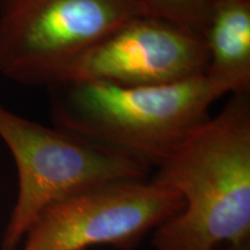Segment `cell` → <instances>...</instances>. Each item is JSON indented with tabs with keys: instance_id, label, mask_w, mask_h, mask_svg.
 Masks as SVG:
<instances>
[{
	"instance_id": "1",
	"label": "cell",
	"mask_w": 250,
	"mask_h": 250,
	"mask_svg": "<svg viewBox=\"0 0 250 250\" xmlns=\"http://www.w3.org/2000/svg\"><path fill=\"white\" fill-rule=\"evenodd\" d=\"M183 210L153 230L155 250H217L250 241V98L234 94L188 134L152 179Z\"/></svg>"
},
{
	"instance_id": "2",
	"label": "cell",
	"mask_w": 250,
	"mask_h": 250,
	"mask_svg": "<svg viewBox=\"0 0 250 250\" xmlns=\"http://www.w3.org/2000/svg\"><path fill=\"white\" fill-rule=\"evenodd\" d=\"M55 126L158 167L224 96L204 74L156 86L65 81L49 87Z\"/></svg>"
},
{
	"instance_id": "3",
	"label": "cell",
	"mask_w": 250,
	"mask_h": 250,
	"mask_svg": "<svg viewBox=\"0 0 250 250\" xmlns=\"http://www.w3.org/2000/svg\"><path fill=\"white\" fill-rule=\"evenodd\" d=\"M0 139L13 156L19 181L2 250H17L40 215L56 203L102 184L147 180L151 170L117 149L30 121L1 104Z\"/></svg>"
},
{
	"instance_id": "4",
	"label": "cell",
	"mask_w": 250,
	"mask_h": 250,
	"mask_svg": "<svg viewBox=\"0 0 250 250\" xmlns=\"http://www.w3.org/2000/svg\"><path fill=\"white\" fill-rule=\"evenodd\" d=\"M139 15H147L144 0H0V74L57 85L81 56Z\"/></svg>"
},
{
	"instance_id": "5",
	"label": "cell",
	"mask_w": 250,
	"mask_h": 250,
	"mask_svg": "<svg viewBox=\"0 0 250 250\" xmlns=\"http://www.w3.org/2000/svg\"><path fill=\"white\" fill-rule=\"evenodd\" d=\"M179 193L153 180L118 181L56 203L40 215L22 250H133L149 232L179 214Z\"/></svg>"
},
{
	"instance_id": "6",
	"label": "cell",
	"mask_w": 250,
	"mask_h": 250,
	"mask_svg": "<svg viewBox=\"0 0 250 250\" xmlns=\"http://www.w3.org/2000/svg\"><path fill=\"white\" fill-rule=\"evenodd\" d=\"M208 59L199 33L165 19L139 15L81 56L62 83L167 85L203 76Z\"/></svg>"
},
{
	"instance_id": "7",
	"label": "cell",
	"mask_w": 250,
	"mask_h": 250,
	"mask_svg": "<svg viewBox=\"0 0 250 250\" xmlns=\"http://www.w3.org/2000/svg\"><path fill=\"white\" fill-rule=\"evenodd\" d=\"M204 76L223 95L250 92V0H214L203 33Z\"/></svg>"
},
{
	"instance_id": "8",
	"label": "cell",
	"mask_w": 250,
	"mask_h": 250,
	"mask_svg": "<svg viewBox=\"0 0 250 250\" xmlns=\"http://www.w3.org/2000/svg\"><path fill=\"white\" fill-rule=\"evenodd\" d=\"M147 15L161 18L203 35L214 0H144Z\"/></svg>"
},
{
	"instance_id": "9",
	"label": "cell",
	"mask_w": 250,
	"mask_h": 250,
	"mask_svg": "<svg viewBox=\"0 0 250 250\" xmlns=\"http://www.w3.org/2000/svg\"><path fill=\"white\" fill-rule=\"evenodd\" d=\"M217 250H250V241L240 245H225L219 247Z\"/></svg>"
}]
</instances>
